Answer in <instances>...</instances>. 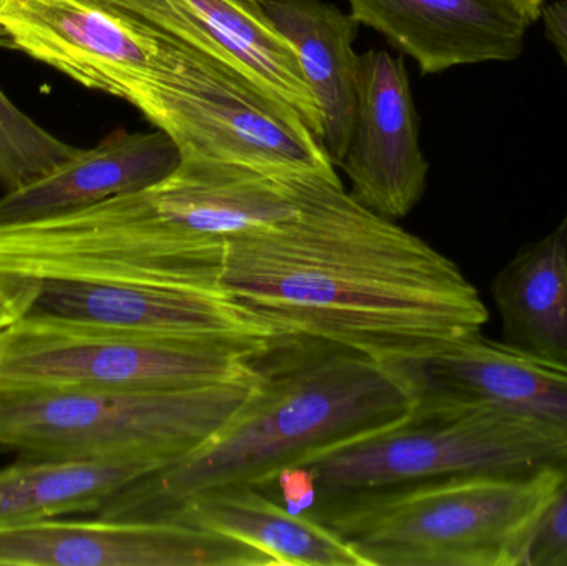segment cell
I'll return each instance as SVG.
<instances>
[{
    "mask_svg": "<svg viewBox=\"0 0 567 566\" xmlns=\"http://www.w3.org/2000/svg\"><path fill=\"white\" fill-rule=\"evenodd\" d=\"M219 291L279 338L396 361L482 331L478 288L453 259L310 176L292 213L233 236Z\"/></svg>",
    "mask_w": 567,
    "mask_h": 566,
    "instance_id": "1",
    "label": "cell"
},
{
    "mask_svg": "<svg viewBox=\"0 0 567 566\" xmlns=\"http://www.w3.org/2000/svg\"><path fill=\"white\" fill-rule=\"evenodd\" d=\"M307 178L186 156L148 188L0 226V281L126 282L223 295L229 239L292 213Z\"/></svg>",
    "mask_w": 567,
    "mask_h": 566,
    "instance_id": "2",
    "label": "cell"
},
{
    "mask_svg": "<svg viewBox=\"0 0 567 566\" xmlns=\"http://www.w3.org/2000/svg\"><path fill=\"white\" fill-rule=\"evenodd\" d=\"M252 361L251 394L215 434L123 487L95 517L165 522L206 492L265 491L284 469L400 421L415 404L389 366L329 342L276 338Z\"/></svg>",
    "mask_w": 567,
    "mask_h": 566,
    "instance_id": "3",
    "label": "cell"
},
{
    "mask_svg": "<svg viewBox=\"0 0 567 566\" xmlns=\"http://www.w3.org/2000/svg\"><path fill=\"white\" fill-rule=\"evenodd\" d=\"M565 472L473 475L317 505L367 566H526Z\"/></svg>",
    "mask_w": 567,
    "mask_h": 566,
    "instance_id": "4",
    "label": "cell"
},
{
    "mask_svg": "<svg viewBox=\"0 0 567 566\" xmlns=\"http://www.w3.org/2000/svg\"><path fill=\"white\" fill-rule=\"evenodd\" d=\"M300 465L312 475L317 507L446 478L567 474V439L499 409L413 404L400 421Z\"/></svg>",
    "mask_w": 567,
    "mask_h": 566,
    "instance_id": "5",
    "label": "cell"
},
{
    "mask_svg": "<svg viewBox=\"0 0 567 566\" xmlns=\"http://www.w3.org/2000/svg\"><path fill=\"white\" fill-rule=\"evenodd\" d=\"M132 105L172 136L183 158L215 159L284 178H339L322 142L292 106L186 43L159 37L152 72Z\"/></svg>",
    "mask_w": 567,
    "mask_h": 566,
    "instance_id": "6",
    "label": "cell"
},
{
    "mask_svg": "<svg viewBox=\"0 0 567 566\" xmlns=\"http://www.w3.org/2000/svg\"><path fill=\"white\" fill-rule=\"evenodd\" d=\"M256 381L255 368L238 381L175 391L80 389L0 398V449L27 459L168 464L215 434Z\"/></svg>",
    "mask_w": 567,
    "mask_h": 566,
    "instance_id": "7",
    "label": "cell"
},
{
    "mask_svg": "<svg viewBox=\"0 0 567 566\" xmlns=\"http://www.w3.org/2000/svg\"><path fill=\"white\" fill-rule=\"evenodd\" d=\"M256 352L173 344L50 316L22 315L0 329V398L80 389L175 391L223 384L251 375Z\"/></svg>",
    "mask_w": 567,
    "mask_h": 566,
    "instance_id": "8",
    "label": "cell"
},
{
    "mask_svg": "<svg viewBox=\"0 0 567 566\" xmlns=\"http://www.w3.org/2000/svg\"><path fill=\"white\" fill-rule=\"evenodd\" d=\"M0 291L16 318L50 316L133 338L246 351L279 338L219 292L52 279L0 281Z\"/></svg>",
    "mask_w": 567,
    "mask_h": 566,
    "instance_id": "9",
    "label": "cell"
},
{
    "mask_svg": "<svg viewBox=\"0 0 567 566\" xmlns=\"http://www.w3.org/2000/svg\"><path fill=\"white\" fill-rule=\"evenodd\" d=\"M0 47L132 105L152 72L159 37L89 0H3Z\"/></svg>",
    "mask_w": 567,
    "mask_h": 566,
    "instance_id": "10",
    "label": "cell"
},
{
    "mask_svg": "<svg viewBox=\"0 0 567 566\" xmlns=\"http://www.w3.org/2000/svg\"><path fill=\"white\" fill-rule=\"evenodd\" d=\"M382 364L409 385L415 404L499 409L567 439L566 366L485 338L482 331Z\"/></svg>",
    "mask_w": 567,
    "mask_h": 566,
    "instance_id": "11",
    "label": "cell"
},
{
    "mask_svg": "<svg viewBox=\"0 0 567 566\" xmlns=\"http://www.w3.org/2000/svg\"><path fill=\"white\" fill-rule=\"evenodd\" d=\"M0 566H275L258 548L185 522L50 521L0 531Z\"/></svg>",
    "mask_w": 567,
    "mask_h": 566,
    "instance_id": "12",
    "label": "cell"
},
{
    "mask_svg": "<svg viewBox=\"0 0 567 566\" xmlns=\"http://www.w3.org/2000/svg\"><path fill=\"white\" fill-rule=\"evenodd\" d=\"M156 35L228 63L292 106L322 142L319 106L296 50L276 29L261 0H89Z\"/></svg>",
    "mask_w": 567,
    "mask_h": 566,
    "instance_id": "13",
    "label": "cell"
},
{
    "mask_svg": "<svg viewBox=\"0 0 567 566\" xmlns=\"http://www.w3.org/2000/svg\"><path fill=\"white\" fill-rule=\"evenodd\" d=\"M339 166L350 179V195L392 222L409 216L425 195L430 165L402 56L385 50L359 55L355 119Z\"/></svg>",
    "mask_w": 567,
    "mask_h": 566,
    "instance_id": "14",
    "label": "cell"
},
{
    "mask_svg": "<svg viewBox=\"0 0 567 566\" xmlns=\"http://www.w3.org/2000/svg\"><path fill=\"white\" fill-rule=\"evenodd\" d=\"M360 25L412 56L422 75L513 62L533 25L509 0H349Z\"/></svg>",
    "mask_w": 567,
    "mask_h": 566,
    "instance_id": "15",
    "label": "cell"
},
{
    "mask_svg": "<svg viewBox=\"0 0 567 566\" xmlns=\"http://www.w3.org/2000/svg\"><path fill=\"white\" fill-rule=\"evenodd\" d=\"M182 150L162 130H116L93 148L0 198V226L76 212L162 182L182 165Z\"/></svg>",
    "mask_w": 567,
    "mask_h": 566,
    "instance_id": "16",
    "label": "cell"
},
{
    "mask_svg": "<svg viewBox=\"0 0 567 566\" xmlns=\"http://www.w3.org/2000/svg\"><path fill=\"white\" fill-rule=\"evenodd\" d=\"M276 29L296 50L319 106L322 145L339 166L349 148L357 109L360 22L323 0H261Z\"/></svg>",
    "mask_w": 567,
    "mask_h": 566,
    "instance_id": "17",
    "label": "cell"
},
{
    "mask_svg": "<svg viewBox=\"0 0 567 566\" xmlns=\"http://www.w3.org/2000/svg\"><path fill=\"white\" fill-rule=\"evenodd\" d=\"M172 521L245 542L275 566H367L337 532L310 514H292L258 487H228L193 498Z\"/></svg>",
    "mask_w": 567,
    "mask_h": 566,
    "instance_id": "18",
    "label": "cell"
},
{
    "mask_svg": "<svg viewBox=\"0 0 567 566\" xmlns=\"http://www.w3.org/2000/svg\"><path fill=\"white\" fill-rule=\"evenodd\" d=\"M492 295L503 342L567 368V213L548 236L519 248Z\"/></svg>",
    "mask_w": 567,
    "mask_h": 566,
    "instance_id": "19",
    "label": "cell"
},
{
    "mask_svg": "<svg viewBox=\"0 0 567 566\" xmlns=\"http://www.w3.org/2000/svg\"><path fill=\"white\" fill-rule=\"evenodd\" d=\"M169 464V462H168ZM166 462L27 459L0 469V531L63 515L96 514L123 487Z\"/></svg>",
    "mask_w": 567,
    "mask_h": 566,
    "instance_id": "20",
    "label": "cell"
},
{
    "mask_svg": "<svg viewBox=\"0 0 567 566\" xmlns=\"http://www.w3.org/2000/svg\"><path fill=\"white\" fill-rule=\"evenodd\" d=\"M79 152L33 122L0 89V183L6 192L42 178Z\"/></svg>",
    "mask_w": 567,
    "mask_h": 566,
    "instance_id": "21",
    "label": "cell"
},
{
    "mask_svg": "<svg viewBox=\"0 0 567 566\" xmlns=\"http://www.w3.org/2000/svg\"><path fill=\"white\" fill-rule=\"evenodd\" d=\"M526 566H567V478L539 521Z\"/></svg>",
    "mask_w": 567,
    "mask_h": 566,
    "instance_id": "22",
    "label": "cell"
},
{
    "mask_svg": "<svg viewBox=\"0 0 567 566\" xmlns=\"http://www.w3.org/2000/svg\"><path fill=\"white\" fill-rule=\"evenodd\" d=\"M265 492L268 494L276 492L278 501L292 514H309L316 505V484L312 475L302 465L284 469L276 475L272 484L265 488Z\"/></svg>",
    "mask_w": 567,
    "mask_h": 566,
    "instance_id": "23",
    "label": "cell"
},
{
    "mask_svg": "<svg viewBox=\"0 0 567 566\" xmlns=\"http://www.w3.org/2000/svg\"><path fill=\"white\" fill-rule=\"evenodd\" d=\"M545 37L561 56L567 69V0H548L542 16Z\"/></svg>",
    "mask_w": 567,
    "mask_h": 566,
    "instance_id": "24",
    "label": "cell"
},
{
    "mask_svg": "<svg viewBox=\"0 0 567 566\" xmlns=\"http://www.w3.org/2000/svg\"><path fill=\"white\" fill-rule=\"evenodd\" d=\"M509 2L515 3L529 22L535 23L538 22L543 7L548 0H509Z\"/></svg>",
    "mask_w": 567,
    "mask_h": 566,
    "instance_id": "25",
    "label": "cell"
},
{
    "mask_svg": "<svg viewBox=\"0 0 567 566\" xmlns=\"http://www.w3.org/2000/svg\"><path fill=\"white\" fill-rule=\"evenodd\" d=\"M13 319H16V312H13L12 306L9 305L3 292L0 291V329L6 328Z\"/></svg>",
    "mask_w": 567,
    "mask_h": 566,
    "instance_id": "26",
    "label": "cell"
},
{
    "mask_svg": "<svg viewBox=\"0 0 567 566\" xmlns=\"http://www.w3.org/2000/svg\"><path fill=\"white\" fill-rule=\"evenodd\" d=\"M3 0H0V7H2Z\"/></svg>",
    "mask_w": 567,
    "mask_h": 566,
    "instance_id": "27",
    "label": "cell"
}]
</instances>
